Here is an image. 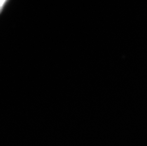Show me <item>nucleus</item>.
Here are the masks:
<instances>
[{
  "label": "nucleus",
  "instance_id": "obj_1",
  "mask_svg": "<svg viewBox=\"0 0 147 146\" xmlns=\"http://www.w3.org/2000/svg\"><path fill=\"white\" fill-rule=\"evenodd\" d=\"M10 0H0V11L1 13H2L3 11L4 10L6 6L8 4L9 1Z\"/></svg>",
  "mask_w": 147,
  "mask_h": 146
}]
</instances>
